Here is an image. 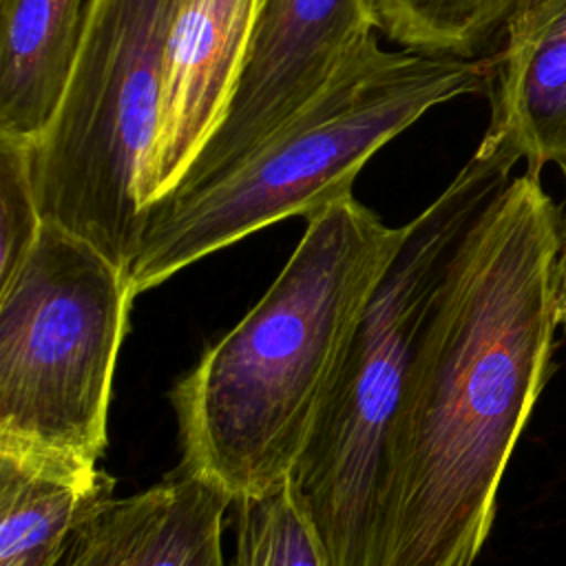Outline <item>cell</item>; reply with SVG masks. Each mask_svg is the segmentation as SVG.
<instances>
[{
  "label": "cell",
  "mask_w": 566,
  "mask_h": 566,
  "mask_svg": "<svg viewBox=\"0 0 566 566\" xmlns=\"http://www.w3.org/2000/svg\"><path fill=\"white\" fill-rule=\"evenodd\" d=\"M562 210L524 170L480 212L440 287L385 460L376 566H473L544 387Z\"/></svg>",
  "instance_id": "cell-1"
},
{
  "label": "cell",
  "mask_w": 566,
  "mask_h": 566,
  "mask_svg": "<svg viewBox=\"0 0 566 566\" xmlns=\"http://www.w3.org/2000/svg\"><path fill=\"white\" fill-rule=\"evenodd\" d=\"M261 301L172 387L181 464L232 500L294 475L358 318L396 256L391 228L354 192L305 217Z\"/></svg>",
  "instance_id": "cell-2"
},
{
  "label": "cell",
  "mask_w": 566,
  "mask_h": 566,
  "mask_svg": "<svg viewBox=\"0 0 566 566\" xmlns=\"http://www.w3.org/2000/svg\"><path fill=\"white\" fill-rule=\"evenodd\" d=\"M495 55L385 51L358 44L325 88L223 175L146 210L133 294L290 217L354 192L360 168L424 113L491 88Z\"/></svg>",
  "instance_id": "cell-3"
},
{
  "label": "cell",
  "mask_w": 566,
  "mask_h": 566,
  "mask_svg": "<svg viewBox=\"0 0 566 566\" xmlns=\"http://www.w3.org/2000/svg\"><path fill=\"white\" fill-rule=\"evenodd\" d=\"M517 150L484 133L451 184L405 226L294 471L329 566H376L389 433L422 334L464 234L509 186Z\"/></svg>",
  "instance_id": "cell-4"
},
{
  "label": "cell",
  "mask_w": 566,
  "mask_h": 566,
  "mask_svg": "<svg viewBox=\"0 0 566 566\" xmlns=\"http://www.w3.org/2000/svg\"><path fill=\"white\" fill-rule=\"evenodd\" d=\"M133 298L126 270L44 221L0 285V451L97 467Z\"/></svg>",
  "instance_id": "cell-5"
},
{
  "label": "cell",
  "mask_w": 566,
  "mask_h": 566,
  "mask_svg": "<svg viewBox=\"0 0 566 566\" xmlns=\"http://www.w3.org/2000/svg\"><path fill=\"white\" fill-rule=\"evenodd\" d=\"M181 0H88L57 108L35 142L44 221L130 272L168 31Z\"/></svg>",
  "instance_id": "cell-6"
},
{
  "label": "cell",
  "mask_w": 566,
  "mask_h": 566,
  "mask_svg": "<svg viewBox=\"0 0 566 566\" xmlns=\"http://www.w3.org/2000/svg\"><path fill=\"white\" fill-rule=\"evenodd\" d=\"M374 33L369 0H259L226 117L177 190L206 184L239 164L314 99Z\"/></svg>",
  "instance_id": "cell-7"
},
{
  "label": "cell",
  "mask_w": 566,
  "mask_h": 566,
  "mask_svg": "<svg viewBox=\"0 0 566 566\" xmlns=\"http://www.w3.org/2000/svg\"><path fill=\"white\" fill-rule=\"evenodd\" d=\"M259 0H181L166 42L155 130L139 175L146 210L170 197L226 117Z\"/></svg>",
  "instance_id": "cell-8"
},
{
  "label": "cell",
  "mask_w": 566,
  "mask_h": 566,
  "mask_svg": "<svg viewBox=\"0 0 566 566\" xmlns=\"http://www.w3.org/2000/svg\"><path fill=\"white\" fill-rule=\"evenodd\" d=\"M230 506L226 489L179 462L146 491L104 502L64 566H226L221 537Z\"/></svg>",
  "instance_id": "cell-9"
},
{
  "label": "cell",
  "mask_w": 566,
  "mask_h": 566,
  "mask_svg": "<svg viewBox=\"0 0 566 566\" xmlns=\"http://www.w3.org/2000/svg\"><path fill=\"white\" fill-rule=\"evenodd\" d=\"M489 133L509 142L539 175L566 179V0H528L504 29L495 55Z\"/></svg>",
  "instance_id": "cell-10"
},
{
  "label": "cell",
  "mask_w": 566,
  "mask_h": 566,
  "mask_svg": "<svg viewBox=\"0 0 566 566\" xmlns=\"http://www.w3.org/2000/svg\"><path fill=\"white\" fill-rule=\"evenodd\" d=\"M115 480L66 458L0 451V566H64Z\"/></svg>",
  "instance_id": "cell-11"
},
{
  "label": "cell",
  "mask_w": 566,
  "mask_h": 566,
  "mask_svg": "<svg viewBox=\"0 0 566 566\" xmlns=\"http://www.w3.org/2000/svg\"><path fill=\"white\" fill-rule=\"evenodd\" d=\"M88 0H0V133L38 142L62 97Z\"/></svg>",
  "instance_id": "cell-12"
},
{
  "label": "cell",
  "mask_w": 566,
  "mask_h": 566,
  "mask_svg": "<svg viewBox=\"0 0 566 566\" xmlns=\"http://www.w3.org/2000/svg\"><path fill=\"white\" fill-rule=\"evenodd\" d=\"M528 0H369L376 31L394 44L433 53L480 57L513 13Z\"/></svg>",
  "instance_id": "cell-13"
},
{
  "label": "cell",
  "mask_w": 566,
  "mask_h": 566,
  "mask_svg": "<svg viewBox=\"0 0 566 566\" xmlns=\"http://www.w3.org/2000/svg\"><path fill=\"white\" fill-rule=\"evenodd\" d=\"M237 546L230 566H329L294 475L234 502Z\"/></svg>",
  "instance_id": "cell-14"
},
{
  "label": "cell",
  "mask_w": 566,
  "mask_h": 566,
  "mask_svg": "<svg viewBox=\"0 0 566 566\" xmlns=\"http://www.w3.org/2000/svg\"><path fill=\"white\" fill-rule=\"evenodd\" d=\"M33 150L35 142L0 133V285L27 261L44 226Z\"/></svg>",
  "instance_id": "cell-15"
},
{
  "label": "cell",
  "mask_w": 566,
  "mask_h": 566,
  "mask_svg": "<svg viewBox=\"0 0 566 566\" xmlns=\"http://www.w3.org/2000/svg\"><path fill=\"white\" fill-rule=\"evenodd\" d=\"M566 184V179H564ZM557 312L559 325H566V199L562 208V230H559V254H557Z\"/></svg>",
  "instance_id": "cell-16"
}]
</instances>
